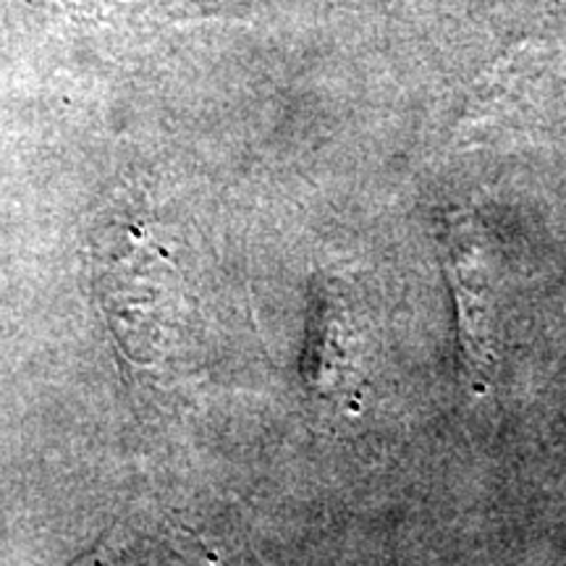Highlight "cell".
<instances>
[{
  "label": "cell",
  "mask_w": 566,
  "mask_h": 566,
  "mask_svg": "<svg viewBox=\"0 0 566 566\" xmlns=\"http://www.w3.org/2000/svg\"><path fill=\"white\" fill-rule=\"evenodd\" d=\"M97 296L126 357L147 370L168 365L184 325L179 275L145 242L122 239L97 260Z\"/></svg>",
  "instance_id": "cell-1"
},
{
  "label": "cell",
  "mask_w": 566,
  "mask_h": 566,
  "mask_svg": "<svg viewBox=\"0 0 566 566\" xmlns=\"http://www.w3.org/2000/svg\"><path fill=\"white\" fill-rule=\"evenodd\" d=\"M375 349V325L357 289L338 275H317L302 354L310 399L328 415H357L370 386Z\"/></svg>",
  "instance_id": "cell-2"
},
{
  "label": "cell",
  "mask_w": 566,
  "mask_h": 566,
  "mask_svg": "<svg viewBox=\"0 0 566 566\" xmlns=\"http://www.w3.org/2000/svg\"><path fill=\"white\" fill-rule=\"evenodd\" d=\"M449 281L454 289L459 344L467 384L475 386L478 394L485 391L491 380L493 357V281L485 260L475 247L459 242L451 247Z\"/></svg>",
  "instance_id": "cell-3"
}]
</instances>
